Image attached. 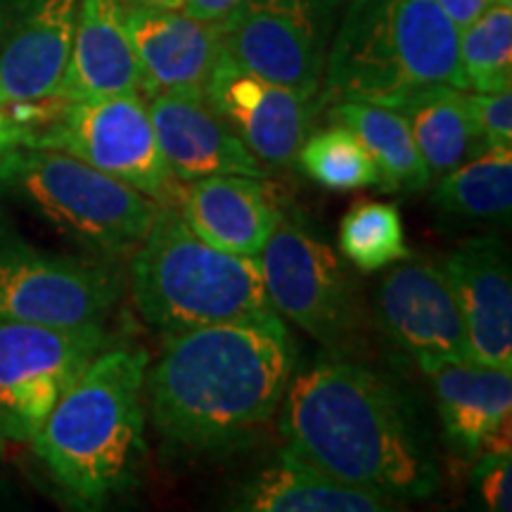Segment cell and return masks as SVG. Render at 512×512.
Segmentation results:
<instances>
[{
    "label": "cell",
    "mask_w": 512,
    "mask_h": 512,
    "mask_svg": "<svg viewBox=\"0 0 512 512\" xmlns=\"http://www.w3.org/2000/svg\"><path fill=\"white\" fill-rule=\"evenodd\" d=\"M347 3H351V0H332V5H335V8H337L339 12H342V8H344V5H347Z\"/></svg>",
    "instance_id": "cell-34"
},
{
    "label": "cell",
    "mask_w": 512,
    "mask_h": 512,
    "mask_svg": "<svg viewBox=\"0 0 512 512\" xmlns=\"http://www.w3.org/2000/svg\"><path fill=\"white\" fill-rule=\"evenodd\" d=\"M145 100L159 150L176 181L226 174L268 176L266 166L216 112L202 88L166 91Z\"/></svg>",
    "instance_id": "cell-15"
},
{
    "label": "cell",
    "mask_w": 512,
    "mask_h": 512,
    "mask_svg": "<svg viewBox=\"0 0 512 512\" xmlns=\"http://www.w3.org/2000/svg\"><path fill=\"white\" fill-rule=\"evenodd\" d=\"M387 268L377 287V318L396 347L420 368L446 358H472L439 261L411 254Z\"/></svg>",
    "instance_id": "cell-13"
},
{
    "label": "cell",
    "mask_w": 512,
    "mask_h": 512,
    "mask_svg": "<svg viewBox=\"0 0 512 512\" xmlns=\"http://www.w3.org/2000/svg\"><path fill=\"white\" fill-rule=\"evenodd\" d=\"M238 3L240 0H183L181 10L185 15L202 19V22L219 24Z\"/></svg>",
    "instance_id": "cell-31"
},
{
    "label": "cell",
    "mask_w": 512,
    "mask_h": 512,
    "mask_svg": "<svg viewBox=\"0 0 512 512\" xmlns=\"http://www.w3.org/2000/svg\"><path fill=\"white\" fill-rule=\"evenodd\" d=\"M294 370L297 349L278 313L169 332L145 373L152 425L188 451L238 448L271 422Z\"/></svg>",
    "instance_id": "cell-2"
},
{
    "label": "cell",
    "mask_w": 512,
    "mask_h": 512,
    "mask_svg": "<svg viewBox=\"0 0 512 512\" xmlns=\"http://www.w3.org/2000/svg\"><path fill=\"white\" fill-rule=\"evenodd\" d=\"M174 207L209 245L256 259L283 209L261 178L226 174L197 178L178 188Z\"/></svg>",
    "instance_id": "cell-18"
},
{
    "label": "cell",
    "mask_w": 512,
    "mask_h": 512,
    "mask_svg": "<svg viewBox=\"0 0 512 512\" xmlns=\"http://www.w3.org/2000/svg\"><path fill=\"white\" fill-rule=\"evenodd\" d=\"M430 200L444 219L508 221L512 209V150H484L482 155L439 176Z\"/></svg>",
    "instance_id": "cell-24"
},
{
    "label": "cell",
    "mask_w": 512,
    "mask_h": 512,
    "mask_svg": "<svg viewBox=\"0 0 512 512\" xmlns=\"http://www.w3.org/2000/svg\"><path fill=\"white\" fill-rule=\"evenodd\" d=\"M126 287L147 325L183 332L275 313L259 261L204 242L174 204H162L131 254Z\"/></svg>",
    "instance_id": "cell-5"
},
{
    "label": "cell",
    "mask_w": 512,
    "mask_h": 512,
    "mask_svg": "<svg viewBox=\"0 0 512 512\" xmlns=\"http://www.w3.org/2000/svg\"><path fill=\"white\" fill-rule=\"evenodd\" d=\"M460 67L467 91H512V5H489L460 29Z\"/></svg>",
    "instance_id": "cell-25"
},
{
    "label": "cell",
    "mask_w": 512,
    "mask_h": 512,
    "mask_svg": "<svg viewBox=\"0 0 512 512\" xmlns=\"http://www.w3.org/2000/svg\"><path fill=\"white\" fill-rule=\"evenodd\" d=\"M460 318L470 356L484 366L512 370V275L498 238L463 240L439 261Z\"/></svg>",
    "instance_id": "cell-16"
},
{
    "label": "cell",
    "mask_w": 512,
    "mask_h": 512,
    "mask_svg": "<svg viewBox=\"0 0 512 512\" xmlns=\"http://www.w3.org/2000/svg\"><path fill=\"white\" fill-rule=\"evenodd\" d=\"M5 441H8V439H5L3 430H0V456H3V446H5Z\"/></svg>",
    "instance_id": "cell-35"
},
{
    "label": "cell",
    "mask_w": 512,
    "mask_h": 512,
    "mask_svg": "<svg viewBox=\"0 0 512 512\" xmlns=\"http://www.w3.org/2000/svg\"><path fill=\"white\" fill-rule=\"evenodd\" d=\"M287 448L325 475L396 503L437 494L441 472L411 401L347 356L292 373L280 403Z\"/></svg>",
    "instance_id": "cell-1"
},
{
    "label": "cell",
    "mask_w": 512,
    "mask_h": 512,
    "mask_svg": "<svg viewBox=\"0 0 512 512\" xmlns=\"http://www.w3.org/2000/svg\"><path fill=\"white\" fill-rule=\"evenodd\" d=\"M79 0H0V107L60 93Z\"/></svg>",
    "instance_id": "cell-14"
},
{
    "label": "cell",
    "mask_w": 512,
    "mask_h": 512,
    "mask_svg": "<svg viewBox=\"0 0 512 512\" xmlns=\"http://www.w3.org/2000/svg\"><path fill=\"white\" fill-rule=\"evenodd\" d=\"M204 95L266 169H290L309 136L313 102L240 67L226 50L211 69Z\"/></svg>",
    "instance_id": "cell-12"
},
{
    "label": "cell",
    "mask_w": 512,
    "mask_h": 512,
    "mask_svg": "<svg viewBox=\"0 0 512 512\" xmlns=\"http://www.w3.org/2000/svg\"><path fill=\"white\" fill-rule=\"evenodd\" d=\"M124 292L119 259L38 247L0 209V320L62 328L105 323Z\"/></svg>",
    "instance_id": "cell-8"
},
{
    "label": "cell",
    "mask_w": 512,
    "mask_h": 512,
    "mask_svg": "<svg viewBox=\"0 0 512 512\" xmlns=\"http://www.w3.org/2000/svg\"><path fill=\"white\" fill-rule=\"evenodd\" d=\"M55 102V114L36 121L27 145L67 152L159 204H176L181 185L164 162L143 95Z\"/></svg>",
    "instance_id": "cell-9"
},
{
    "label": "cell",
    "mask_w": 512,
    "mask_h": 512,
    "mask_svg": "<svg viewBox=\"0 0 512 512\" xmlns=\"http://www.w3.org/2000/svg\"><path fill=\"white\" fill-rule=\"evenodd\" d=\"M339 252L358 271L373 273L411 256L403 219L392 202H358L339 226Z\"/></svg>",
    "instance_id": "cell-26"
},
{
    "label": "cell",
    "mask_w": 512,
    "mask_h": 512,
    "mask_svg": "<svg viewBox=\"0 0 512 512\" xmlns=\"http://www.w3.org/2000/svg\"><path fill=\"white\" fill-rule=\"evenodd\" d=\"M330 124L351 128L377 166V185L392 192H422L434 181L406 119L375 102H335L325 107Z\"/></svg>",
    "instance_id": "cell-23"
},
{
    "label": "cell",
    "mask_w": 512,
    "mask_h": 512,
    "mask_svg": "<svg viewBox=\"0 0 512 512\" xmlns=\"http://www.w3.org/2000/svg\"><path fill=\"white\" fill-rule=\"evenodd\" d=\"M472 472V489L484 510H512V458L510 453H484Z\"/></svg>",
    "instance_id": "cell-29"
},
{
    "label": "cell",
    "mask_w": 512,
    "mask_h": 512,
    "mask_svg": "<svg viewBox=\"0 0 512 512\" xmlns=\"http://www.w3.org/2000/svg\"><path fill=\"white\" fill-rule=\"evenodd\" d=\"M297 164L311 181L328 190H358L377 185V166L351 128L332 124L309 133L299 147Z\"/></svg>",
    "instance_id": "cell-27"
},
{
    "label": "cell",
    "mask_w": 512,
    "mask_h": 512,
    "mask_svg": "<svg viewBox=\"0 0 512 512\" xmlns=\"http://www.w3.org/2000/svg\"><path fill=\"white\" fill-rule=\"evenodd\" d=\"M0 202L27 211L86 254L119 261L136 252L162 207L67 152L34 145L0 157Z\"/></svg>",
    "instance_id": "cell-6"
},
{
    "label": "cell",
    "mask_w": 512,
    "mask_h": 512,
    "mask_svg": "<svg viewBox=\"0 0 512 512\" xmlns=\"http://www.w3.org/2000/svg\"><path fill=\"white\" fill-rule=\"evenodd\" d=\"M465 93L453 86H427L392 107L406 119L432 178L486 150L472 124Z\"/></svg>",
    "instance_id": "cell-22"
},
{
    "label": "cell",
    "mask_w": 512,
    "mask_h": 512,
    "mask_svg": "<svg viewBox=\"0 0 512 512\" xmlns=\"http://www.w3.org/2000/svg\"><path fill=\"white\" fill-rule=\"evenodd\" d=\"M230 508L242 512H384L399 505L356 489L294 456L290 448L240 484Z\"/></svg>",
    "instance_id": "cell-21"
},
{
    "label": "cell",
    "mask_w": 512,
    "mask_h": 512,
    "mask_svg": "<svg viewBox=\"0 0 512 512\" xmlns=\"http://www.w3.org/2000/svg\"><path fill=\"white\" fill-rule=\"evenodd\" d=\"M465 95L472 124L486 150H512V91Z\"/></svg>",
    "instance_id": "cell-28"
},
{
    "label": "cell",
    "mask_w": 512,
    "mask_h": 512,
    "mask_svg": "<svg viewBox=\"0 0 512 512\" xmlns=\"http://www.w3.org/2000/svg\"><path fill=\"white\" fill-rule=\"evenodd\" d=\"M147 366L143 347L117 339L88 363L31 439L48 475L79 508H105L140 486Z\"/></svg>",
    "instance_id": "cell-3"
},
{
    "label": "cell",
    "mask_w": 512,
    "mask_h": 512,
    "mask_svg": "<svg viewBox=\"0 0 512 512\" xmlns=\"http://www.w3.org/2000/svg\"><path fill=\"white\" fill-rule=\"evenodd\" d=\"M126 5H145V8H174L181 10L183 0H124Z\"/></svg>",
    "instance_id": "cell-33"
},
{
    "label": "cell",
    "mask_w": 512,
    "mask_h": 512,
    "mask_svg": "<svg viewBox=\"0 0 512 512\" xmlns=\"http://www.w3.org/2000/svg\"><path fill=\"white\" fill-rule=\"evenodd\" d=\"M437 3L444 8L448 17L453 19L458 29H465L467 24H472L475 19L482 15V12L494 5L496 0H437Z\"/></svg>",
    "instance_id": "cell-32"
},
{
    "label": "cell",
    "mask_w": 512,
    "mask_h": 512,
    "mask_svg": "<svg viewBox=\"0 0 512 512\" xmlns=\"http://www.w3.org/2000/svg\"><path fill=\"white\" fill-rule=\"evenodd\" d=\"M124 12V0H79L72 50L57 98L74 102L121 93L143 95Z\"/></svg>",
    "instance_id": "cell-19"
},
{
    "label": "cell",
    "mask_w": 512,
    "mask_h": 512,
    "mask_svg": "<svg viewBox=\"0 0 512 512\" xmlns=\"http://www.w3.org/2000/svg\"><path fill=\"white\" fill-rule=\"evenodd\" d=\"M427 86L467 91L460 29L437 0H351L339 12L313 110L347 100L394 107Z\"/></svg>",
    "instance_id": "cell-4"
},
{
    "label": "cell",
    "mask_w": 512,
    "mask_h": 512,
    "mask_svg": "<svg viewBox=\"0 0 512 512\" xmlns=\"http://www.w3.org/2000/svg\"><path fill=\"white\" fill-rule=\"evenodd\" d=\"M31 133H34V128L29 121H24L10 107H0V157L10 152L12 147L27 145Z\"/></svg>",
    "instance_id": "cell-30"
},
{
    "label": "cell",
    "mask_w": 512,
    "mask_h": 512,
    "mask_svg": "<svg viewBox=\"0 0 512 512\" xmlns=\"http://www.w3.org/2000/svg\"><path fill=\"white\" fill-rule=\"evenodd\" d=\"M496 3H503V5H510L512 0H496Z\"/></svg>",
    "instance_id": "cell-36"
},
{
    "label": "cell",
    "mask_w": 512,
    "mask_h": 512,
    "mask_svg": "<svg viewBox=\"0 0 512 512\" xmlns=\"http://www.w3.org/2000/svg\"><path fill=\"white\" fill-rule=\"evenodd\" d=\"M126 31L138 60L143 98L202 88L221 55L219 24L174 8L126 5Z\"/></svg>",
    "instance_id": "cell-17"
},
{
    "label": "cell",
    "mask_w": 512,
    "mask_h": 512,
    "mask_svg": "<svg viewBox=\"0 0 512 512\" xmlns=\"http://www.w3.org/2000/svg\"><path fill=\"white\" fill-rule=\"evenodd\" d=\"M256 261L280 318L330 354H351L363 335V306L351 264L337 247L302 216L283 211Z\"/></svg>",
    "instance_id": "cell-7"
},
{
    "label": "cell",
    "mask_w": 512,
    "mask_h": 512,
    "mask_svg": "<svg viewBox=\"0 0 512 512\" xmlns=\"http://www.w3.org/2000/svg\"><path fill=\"white\" fill-rule=\"evenodd\" d=\"M420 370L432 380L448 446L460 458H477L484 439L512 418V370L475 358H446Z\"/></svg>",
    "instance_id": "cell-20"
},
{
    "label": "cell",
    "mask_w": 512,
    "mask_h": 512,
    "mask_svg": "<svg viewBox=\"0 0 512 512\" xmlns=\"http://www.w3.org/2000/svg\"><path fill=\"white\" fill-rule=\"evenodd\" d=\"M117 342L105 323L41 325L0 320V430L31 441L60 396L100 351Z\"/></svg>",
    "instance_id": "cell-10"
},
{
    "label": "cell",
    "mask_w": 512,
    "mask_h": 512,
    "mask_svg": "<svg viewBox=\"0 0 512 512\" xmlns=\"http://www.w3.org/2000/svg\"><path fill=\"white\" fill-rule=\"evenodd\" d=\"M339 10L332 0H240L219 22L240 67L316 100Z\"/></svg>",
    "instance_id": "cell-11"
}]
</instances>
